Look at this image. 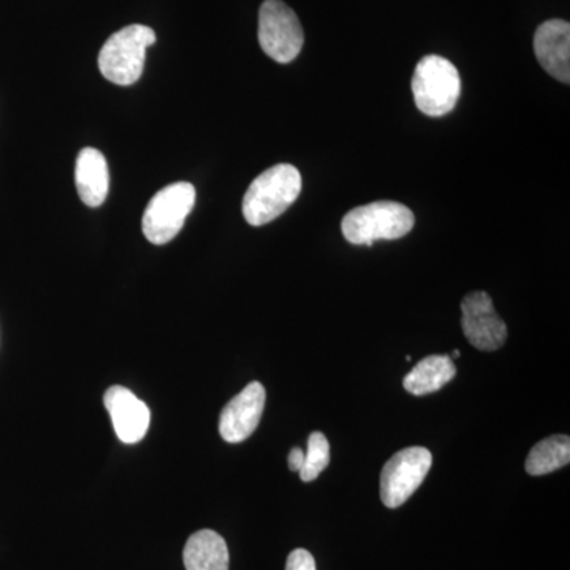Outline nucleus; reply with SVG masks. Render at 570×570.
I'll use <instances>...</instances> for the list:
<instances>
[{"mask_svg":"<svg viewBox=\"0 0 570 570\" xmlns=\"http://www.w3.org/2000/svg\"><path fill=\"white\" fill-rule=\"evenodd\" d=\"M302 194V175L291 164H279L258 175L243 198L247 224L261 227L287 212Z\"/></svg>","mask_w":570,"mask_h":570,"instance_id":"obj_1","label":"nucleus"},{"mask_svg":"<svg viewBox=\"0 0 570 570\" xmlns=\"http://www.w3.org/2000/svg\"><path fill=\"white\" fill-rule=\"evenodd\" d=\"M414 213L397 202H373L344 216L343 235L351 245L373 246L379 239H400L414 228Z\"/></svg>","mask_w":570,"mask_h":570,"instance_id":"obj_2","label":"nucleus"},{"mask_svg":"<svg viewBox=\"0 0 570 570\" xmlns=\"http://www.w3.org/2000/svg\"><path fill=\"white\" fill-rule=\"evenodd\" d=\"M156 40V32L142 24L127 26L112 33L100 50V73L118 86L135 85L145 69L146 50Z\"/></svg>","mask_w":570,"mask_h":570,"instance_id":"obj_3","label":"nucleus"},{"mask_svg":"<svg viewBox=\"0 0 570 570\" xmlns=\"http://www.w3.org/2000/svg\"><path fill=\"white\" fill-rule=\"evenodd\" d=\"M415 105L431 118L449 115L459 104L461 78L449 59L430 55L420 59L412 77Z\"/></svg>","mask_w":570,"mask_h":570,"instance_id":"obj_4","label":"nucleus"},{"mask_svg":"<svg viewBox=\"0 0 570 570\" xmlns=\"http://www.w3.org/2000/svg\"><path fill=\"white\" fill-rule=\"evenodd\" d=\"M195 187L190 183H175L154 195L142 214L141 227L153 245L170 243L181 232L195 205Z\"/></svg>","mask_w":570,"mask_h":570,"instance_id":"obj_5","label":"nucleus"},{"mask_svg":"<svg viewBox=\"0 0 570 570\" xmlns=\"http://www.w3.org/2000/svg\"><path fill=\"white\" fill-rule=\"evenodd\" d=\"M258 41L273 61L288 63L298 58L305 33L295 11L283 0H265L258 13Z\"/></svg>","mask_w":570,"mask_h":570,"instance_id":"obj_6","label":"nucleus"},{"mask_svg":"<svg viewBox=\"0 0 570 570\" xmlns=\"http://www.w3.org/2000/svg\"><path fill=\"white\" fill-rule=\"evenodd\" d=\"M433 464L425 448H409L395 453L385 463L381 475V499L389 509L403 505L422 485Z\"/></svg>","mask_w":570,"mask_h":570,"instance_id":"obj_7","label":"nucleus"},{"mask_svg":"<svg viewBox=\"0 0 570 570\" xmlns=\"http://www.w3.org/2000/svg\"><path fill=\"white\" fill-rule=\"evenodd\" d=\"M461 326L469 343L479 351H498L508 340V325L499 317L487 292H471L461 302Z\"/></svg>","mask_w":570,"mask_h":570,"instance_id":"obj_8","label":"nucleus"},{"mask_svg":"<svg viewBox=\"0 0 570 570\" xmlns=\"http://www.w3.org/2000/svg\"><path fill=\"white\" fill-rule=\"evenodd\" d=\"M266 392L261 382H250L220 412L219 433L228 444L246 441L257 430L264 414Z\"/></svg>","mask_w":570,"mask_h":570,"instance_id":"obj_9","label":"nucleus"},{"mask_svg":"<svg viewBox=\"0 0 570 570\" xmlns=\"http://www.w3.org/2000/svg\"><path fill=\"white\" fill-rule=\"evenodd\" d=\"M116 436L124 444H137L145 439L151 423V412L129 389L112 385L104 395Z\"/></svg>","mask_w":570,"mask_h":570,"instance_id":"obj_10","label":"nucleus"},{"mask_svg":"<svg viewBox=\"0 0 570 570\" xmlns=\"http://www.w3.org/2000/svg\"><path fill=\"white\" fill-rule=\"evenodd\" d=\"M535 58L542 69L558 81L570 82V24L550 20L539 26L534 36Z\"/></svg>","mask_w":570,"mask_h":570,"instance_id":"obj_11","label":"nucleus"},{"mask_svg":"<svg viewBox=\"0 0 570 570\" xmlns=\"http://www.w3.org/2000/svg\"><path fill=\"white\" fill-rule=\"evenodd\" d=\"M75 183L82 204L97 208L107 200L110 171L107 159L99 149L85 148L78 154Z\"/></svg>","mask_w":570,"mask_h":570,"instance_id":"obj_12","label":"nucleus"},{"mask_svg":"<svg viewBox=\"0 0 570 570\" xmlns=\"http://www.w3.org/2000/svg\"><path fill=\"white\" fill-rule=\"evenodd\" d=\"M183 561L186 570H228L230 553L219 532L202 530L187 539Z\"/></svg>","mask_w":570,"mask_h":570,"instance_id":"obj_13","label":"nucleus"},{"mask_svg":"<svg viewBox=\"0 0 570 570\" xmlns=\"http://www.w3.org/2000/svg\"><path fill=\"white\" fill-rule=\"evenodd\" d=\"M455 374L456 367L450 355H430L412 367L403 385L412 395H430L448 385Z\"/></svg>","mask_w":570,"mask_h":570,"instance_id":"obj_14","label":"nucleus"},{"mask_svg":"<svg viewBox=\"0 0 570 570\" xmlns=\"http://www.w3.org/2000/svg\"><path fill=\"white\" fill-rule=\"evenodd\" d=\"M569 461L570 439L558 434V436H550L538 442L531 449L524 468H527L528 474L546 475L568 466Z\"/></svg>","mask_w":570,"mask_h":570,"instance_id":"obj_15","label":"nucleus"},{"mask_svg":"<svg viewBox=\"0 0 570 570\" xmlns=\"http://www.w3.org/2000/svg\"><path fill=\"white\" fill-rule=\"evenodd\" d=\"M330 464V444L324 434L314 431L307 439V452L305 453V464L299 471V478L303 482H313Z\"/></svg>","mask_w":570,"mask_h":570,"instance_id":"obj_16","label":"nucleus"},{"mask_svg":"<svg viewBox=\"0 0 570 570\" xmlns=\"http://www.w3.org/2000/svg\"><path fill=\"white\" fill-rule=\"evenodd\" d=\"M285 570H317L316 560L305 549H296L288 554Z\"/></svg>","mask_w":570,"mask_h":570,"instance_id":"obj_17","label":"nucleus"},{"mask_svg":"<svg viewBox=\"0 0 570 570\" xmlns=\"http://www.w3.org/2000/svg\"><path fill=\"white\" fill-rule=\"evenodd\" d=\"M303 464H305V452L299 448H294L288 453V468L291 471H302Z\"/></svg>","mask_w":570,"mask_h":570,"instance_id":"obj_18","label":"nucleus"},{"mask_svg":"<svg viewBox=\"0 0 570 570\" xmlns=\"http://www.w3.org/2000/svg\"><path fill=\"white\" fill-rule=\"evenodd\" d=\"M452 356H455V358H456V356H460V351H453Z\"/></svg>","mask_w":570,"mask_h":570,"instance_id":"obj_19","label":"nucleus"}]
</instances>
